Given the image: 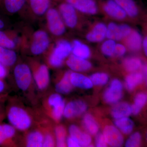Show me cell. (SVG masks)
Masks as SVG:
<instances>
[{
	"label": "cell",
	"mask_w": 147,
	"mask_h": 147,
	"mask_svg": "<svg viewBox=\"0 0 147 147\" xmlns=\"http://www.w3.org/2000/svg\"><path fill=\"white\" fill-rule=\"evenodd\" d=\"M7 100L6 116L18 131L24 133L48 119L40 110L27 107L16 96H9Z\"/></svg>",
	"instance_id": "6da1fadb"
},
{
	"label": "cell",
	"mask_w": 147,
	"mask_h": 147,
	"mask_svg": "<svg viewBox=\"0 0 147 147\" xmlns=\"http://www.w3.org/2000/svg\"><path fill=\"white\" fill-rule=\"evenodd\" d=\"M65 103L63 98L57 92L45 96L41 102L40 110L55 124L60 121L63 116Z\"/></svg>",
	"instance_id": "7a4b0ae2"
},
{
	"label": "cell",
	"mask_w": 147,
	"mask_h": 147,
	"mask_svg": "<svg viewBox=\"0 0 147 147\" xmlns=\"http://www.w3.org/2000/svg\"><path fill=\"white\" fill-rule=\"evenodd\" d=\"M13 75L16 86L19 90L26 94H34L36 85L28 64L24 63L16 64L13 67Z\"/></svg>",
	"instance_id": "3957f363"
},
{
	"label": "cell",
	"mask_w": 147,
	"mask_h": 147,
	"mask_svg": "<svg viewBox=\"0 0 147 147\" xmlns=\"http://www.w3.org/2000/svg\"><path fill=\"white\" fill-rule=\"evenodd\" d=\"M28 64L31 70L36 88L41 92L47 90L50 81L48 66L33 59H29Z\"/></svg>",
	"instance_id": "277c9868"
},
{
	"label": "cell",
	"mask_w": 147,
	"mask_h": 147,
	"mask_svg": "<svg viewBox=\"0 0 147 147\" xmlns=\"http://www.w3.org/2000/svg\"><path fill=\"white\" fill-rule=\"evenodd\" d=\"M72 51V45L65 40H59L48 55L47 61L48 66L58 68L63 65L64 61L68 58Z\"/></svg>",
	"instance_id": "5b68a950"
},
{
	"label": "cell",
	"mask_w": 147,
	"mask_h": 147,
	"mask_svg": "<svg viewBox=\"0 0 147 147\" xmlns=\"http://www.w3.org/2000/svg\"><path fill=\"white\" fill-rule=\"evenodd\" d=\"M46 21L49 31L55 36H61L65 32V25L59 10L50 8L46 12Z\"/></svg>",
	"instance_id": "8992f818"
},
{
	"label": "cell",
	"mask_w": 147,
	"mask_h": 147,
	"mask_svg": "<svg viewBox=\"0 0 147 147\" xmlns=\"http://www.w3.org/2000/svg\"><path fill=\"white\" fill-rule=\"evenodd\" d=\"M50 44V38L47 33L43 30H38L32 36L30 50L35 56L41 55L48 49Z\"/></svg>",
	"instance_id": "52a82bcc"
},
{
	"label": "cell",
	"mask_w": 147,
	"mask_h": 147,
	"mask_svg": "<svg viewBox=\"0 0 147 147\" xmlns=\"http://www.w3.org/2000/svg\"><path fill=\"white\" fill-rule=\"evenodd\" d=\"M23 138L19 139V146L28 147H42L44 134L40 124L24 132Z\"/></svg>",
	"instance_id": "ba28073f"
},
{
	"label": "cell",
	"mask_w": 147,
	"mask_h": 147,
	"mask_svg": "<svg viewBox=\"0 0 147 147\" xmlns=\"http://www.w3.org/2000/svg\"><path fill=\"white\" fill-rule=\"evenodd\" d=\"M17 131L11 124L0 123V147H17L19 144Z\"/></svg>",
	"instance_id": "9c48e42d"
},
{
	"label": "cell",
	"mask_w": 147,
	"mask_h": 147,
	"mask_svg": "<svg viewBox=\"0 0 147 147\" xmlns=\"http://www.w3.org/2000/svg\"><path fill=\"white\" fill-rule=\"evenodd\" d=\"M65 26L74 28L78 24V16L76 10L71 5L66 2L62 3L58 9Z\"/></svg>",
	"instance_id": "30bf717a"
},
{
	"label": "cell",
	"mask_w": 147,
	"mask_h": 147,
	"mask_svg": "<svg viewBox=\"0 0 147 147\" xmlns=\"http://www.w3.org/2000/svg\"><path fill=\"white\" fill-rule=\"evenodd\" d=\"M132 30L131 27L127 24L118 25L111 22L107 26L106 37L115 41L121 40L128 36Z\"/></svg>",
	"instance_id": "8fae6325"
},
{
	"label": "cell",
	"mask_w": 147,
	"mask_h": 147,
	"mask_svg": "<svg viewBox=\"0 0 147 147\" xmlns=\"http://www.w3.org/2000/svg\"><path fill=\"white\" fill-rule=\"evenodd\" d=\"M87 109L86 104L83 100H72L65 105L63 116L67 119L74 118L84 114Z\"/></svg>",
	"instance_id": "7c38bea8"
},
{
	"label": "cell",
	"mask_w": 147,
	"mask_h": 147,
	"mask_svg": "<svg viewBox=\"0 0 147 147\" xmlns=\"http://www.w3.org/2000/svg\"><path fill=\"white\" fill-rule=\"evenodd\" d=\"M122 84L120 81L118 79H114L104 93V100L110 104L117 102L122 96Z\"/></svg>",
	"instance_id": "4fadbf2b"
},
{
	"label": "cell",
	"mask_w": 147,
	"mask_h": 147,
	"mask_svg": "<svg viewBox=\"0 0 147 147\" xmlns=\"http://www.w3.org/2000/svg\"><path fill=\"white\" fill-rule=\"evenodd\" d=\"M65 2L82 13L92 15L97 12V4L94 0H65Z\"/></svg>",
	"instance_id": "5bb4252c"
},
{
	"label": "cell",
	"mask_w": 147,
	"mask_h": 147,
	"mask_svg": "<svg viewBox=\"0 0 147 147\" xmlns=\"http://www.w3.org/2000/svg\"><path fill=\"white\" fill-rule=\"evenodd\" d=\"M103 134L107 144L112 147H120L123 144V137L115 127L108 125L103 129Z\"/></svg>",
	"instance_id": "9a60e30c"
},
{
	"label": "cell",
	"mask_w": 147,
	"mask_h": 147,
	"mask_svg": "<svg viewBox=\"0 0 147 147\" xmlns=\"http://www.w3.org/2000/svg\"><path fill=\"white\" fill-rule=\"evenodd\" d=\"M102 8L105 13L117 20H123L127 16L126 13L115 0H107L102 3Z\"/></svg>",
	"instance_id": "2e32d148"
},
{
	"label": "cell",
	"mask_w": 147,
	"mask_h": 147,
	"mask_svg": "<svg viewBox=\"0 0 147 147\" xmlns=\"http://www.w3.org/2000/svg\"><path fill=\"white\" fill-rule=\"evenodd\" d=\"M66 63L67 66L74 72L86 71L92 67L91 63L89 61L73 55L69 56L66 61Z\"/></svg>",
	"instance_id": "e0dca14e"
},
{
	"label": "cell",
	"mask_w": 147,
	"mask_h": 147,
	"mask_svg": "<svg viewBox=\"0 0 147 147\" xmlns=\"http://www.w3.org/2000/svg\"><path fill=\"white\" fill-rule=\"evenodd\" d=\"M19 40L16 34L11 30H0V46L15 50L18 45Z\"/></svg>",
	"instance_id": "ac0fdd59"
},
{
	"label": "cell",
	"mask_w": 147,
	"mask_h": 147,
	"mask_svg": "<svg viewBox=\"0 0 147 147\" xmlns=\"http://www.w3.org/2000/svg\"><path fill=\"white\" fill-rule=\"evenodd\" d=\"M71 71L65 72L60 78L55 80V92L60 94H68L73 90V86L70 80Z\"/></svg>",
	"instance_id": "d6986e66"
},
{
	"label": "cell",
	"mask_w": 147,
	"mask_h": 147,
	"mask_svg": "<svg viewBox=\"0 0 147 147\" xmlns=\"http://www.w3.org/2000/svg\"><path fill=\"white\" fill-rule=\"evenodd\" d=\"M69 136L73 137L79 142L80 147H88L92 142L90 136L82 131L79 127L75 125H71L69 127Z\"/></svg>",
	"instance_id": "ffe728a7"
},
{
	"label": "cell",
	"mask_w": 147,
	"mask_h": 147,
	"mask_svg": "<svg viewBox=\"0 0 147 147\" xmlns=\"http://www.w3.org/2000/svg\"><path fill=\"white\" fill-rule=\"evenodd\" d=\"M107 29V27L105 24L98 23L87 34L86 38L90 42H101L106 37Z\"/></svg>",
	"instance_id": "44dd1931"
},
{
	"label": "cell",
	"mask_w": 147,
	"mask_h": 147,
	"mask_svg": "<svg viewBox=\"0 0 147 147\" xmlns=\"http://www.w3.org/2000/svg\"><path fill=\"white\" fill-rule=\"evenodd\" d=\"M28 0H0V7L9 14L18 13L23 9Z\"/></svg>",
	"instance_id": "7402d4cb"
},
{
	"label": "cell",
	"mask_w": 147,
	"mask_h": 147,
	"mask_svg": "<svg viewBox=\"0 0 147 147\" xmlns=\"http://www.w3.org/2000/svg\"><path fill=\"white\" fill-rule=\"evenodd\" d=\"M17 61V54L14 50L0 46V62L9 69L15 65Z\"/></svg>",
	"instance_id": "603a6c76"
},
{
	"label": "cell",
	"mask_w": 147,
	"mask_h": 147,
	"mask_svg": "<svg viewBox=\"0 0 147 147\" xmlns=\"http://www.w3.org/2000/svg\"><path fill=\"white\" fill-rule=\"evenodd\" d=\"M70 80L73 86L84 89L91 88L93 85L90 78L79 72L71 71Z\"/></svg>",
	"instance_id": "cb8c5ba5"
},
{
	"label": "cell",
	"mask_w": 147,
	"mask_h": 147,
	"mask_svg": "<svg viewBox=\"0 0 147 147\" xmlns=\"http://www.w3.org/2000/svg\"><path fill=\"white\" fill-rule=\"evenodd\" d=\"M125 43L129 50L137 52L142 48L143 39L142 35L136 30H132L131 32L126 37Z\"/></svg>",
	"instance_id": "d4e9b609"
},
{
	"label": "cell",
	"mask_w": 147,
	"mask_h": 147,
	"mask_svg": "<svg viewBox=\"0 0 147 147\" xmlns=\"http://www.w3.org/2000/svg\"><path fill=\"white\" fill-rule=\"evenodd\" d=\"M31 9L38 16L46 14L50 8V0H28Z\"/></svg>",
	"instance_id": "484cf974"
},
{
	"label": "cell",
	"mask_w": 147,
	"mask_h": 147,
	"mask_svg": "<svg viewBox=\"0 0 147 147\" xmlns=\"http://www.w3.org/2000/svg\"><path fill=\"white\" fill-rule=\"evenodd\" d=\"M125 11L127 15L135 18L139 12V7L135 0H115Z\"/></svg>",
	"instance_id": "4316f807"
},
{
	"label": "cell",
	"mask_w": 147,
	"mask_h": 147,
	"mask_svg": "<svg viewBox=\"0 0 147 147\" xmlns=\"http://www.w3.org/2000/svg\"><path fill=\"white\" fill-rule=\"evenodd\" d=\"M71 45L72 55L86 59L90 57L91 51L88 45L78 40H74Z\"/></svg>",
	"instance_id": "83f0119b"
},
{
	"label": "cell",
	"mask_w": 147,
	"mask_h": 147,
	"mask_svg": "<svg viewBox=\"0 0 147 147\" xmlns=\"http://www.w3.org/2000/svg\"><path fill=\"white\" fill-rule=\"evenodd\" d=\"M131 113V106L125 102L118 103L113 107L111 111L112 116L116 119L126 117Z\"/></svg>",
	"instance_id": "f1b7e54d"
},
{
	"label": "cell",
	"mask_w": 147,
	"mask_h": 147,
	"mask_svg": "<svg viewBox=\"0 0 147 147\" xmlns=\"http://www.w3.org/2000/svg\"><path fill=\"white\" fill-rule=\"evenodd\" d=\"M144 76L143 74L139 72H131L126 76L125 80V86L127 89L131 91L139 84L143 82Z\"/></svg>",
	"instance_id": "f546056e"
},
{
	"label": "cell",
	"mask_w": 147,
	"mask_h": 147,
	"mask_svg": "<svg viewBox=\"0 0 147 147\" xmlns=\"http://www.w3.org/2000/svg\"><path fill=\"white\" fill-rule=\"evenodd\" d=\"M54 131L56 147H64L66 146L67 132L65 128L62 125L55 124L54 127Z\"/></svg>",
	"instance_id": "4dcf8cb0"
},
{
	"label": "cell",
	"mask_w": 147,
	"mask_h": 147,
	"mask_svg": "<svg viewBox=\"0 0 147 147\" xmlns=\"http://www.w3.org/2000/svg\"><path fill=\"white\" fill-rule=\"evenodd\" d=\"M115 123L116 126L125 134H130L134 128V123L127 117L117 119Z\"/></svg>",
	"instance_id": "1f68e13d"
},
{
	"label": "cell",
	"mask_w": 147,
	"mask_h": 147,
	"mask_svg": "<svg viewBox=\"0 0 147 147\" xmlns=\"http://www.w3.org/2000/svg\"><path fill=\"white\" fill-rule=\"evenodd\" d=\"M83 124L85 129L91 134H96L98 131V125L90 114H86L84 116Z\"/></svg>",
	"instance_id": "d6a6232c"
},
{
	"label": "cell",
	"mask_w": 147,
	"mask_h": 147,
	"mask_svg": "<svg viewBox=\"0 0 147 147\" xmlns=\"http://www.w3.org/2000/svg\"><path fill=\"white\" fill-rule=\"evenodd\" d=\"M141 59L137 57L127 58L124 60L123 65L125 68L129 72L136 71L142 67Z\"/></svg>",
	"instance_id": "836d02e7"
},
{
	"label": "cell",
	"mask_w": 147,
	"mask_h": 147,
	"mask_svg": "<svg viewBox=\"0 0 147 147\" xmlns=\"http://www.w3.org/2000/svg\"><path fill=\"white\" fill-rule=\"evenodd\" d=\"M147 100L146 95L143 93L137 94L134 98V104L131 106V113L134 115H138L144 106Z\"/></svg>",
	"instance_id": "e575fe53"
},
{
	"label": "cell",
	"mask_w": 147,
	"mask_h": 147,
	"mask_svg": "<svg viewBox=\"0 0 147 147\" xmlns=\"http://www.w3.org/2000/svg\"><path fill=\"white\" fill-rule=\"evenodd\" d=\"M116 44L115 41L113 40L108 39L105 40L101 46L102 54L107 57L114 56Z\"/></svg>",
	"instance_id": "d590c367"
},
{
	"label": "cell",
	"mask_w": 147,
	"mask_h": 147,
	"mask_svg": "<svg viewBox=\"0 0 147 147\" xmlns=\"http://www.w3.org/2000/svg\"><path fill=\"white\" fill-rule=\"evenodd\" d=\"M90 78L93 84L96 86L105 85L109 80L108 74L102 72L93 74L91 75Z\"/></svg>",
	"instance_id": "8d00e7d4"
},
{
	"label": "cell",
	"mask_w": 147,
	"mask_h": 147,
	"mask_svg": "<svg viewBox=\"0 0 147 147\" xmlns=\"http://www.w3.org/2000/svg\"><path fill=\"white\" fill-rule=\"evenodd\" d=\"M142 137L139 132H137L131 134L125 143L127 147H139L141 144Z\"/></svg>",
	"instance_id": "74e56055"
},
{
	"label": "cell",
	"mask_w": 147,
	"mask_h": 147,
	"mask_svg": "<svg viewBox=\"0 0 147 147\" xmlns=\"http://www.w3.org/2000/svg\"><path fill=\"white\" fill-rule=\"evenodd\" d=\"M126 52V47L121 43L116 44L115 47L114 55L117 57H122Z\"/></svg>",
	"instance_id": "f35d334b"
},
{
	"label": "cell",
	"mask_w": 147,
	"mask_h": 147,
	"mask_svg": "<svg viewBox=\"0 0 147 147\" xmlns=\"http://www.w3.org/2000/svg\"><path fill=\"white\" fill-rule=\"evenodd\" d=\"M95 144L96 146L98 147H107L108 145L104 135L102 134H99L96 136Z\"/></svg>",
	"instance_id": "ab89813d"
},
{
	"label": "cell",
	"mask_w": 147,
	"mask_h": 147,
	"mask_svg": "<svg viewBox=\"0 0 147 147\" xmlns=\"http://www.w3.org/2000/svg\"><path fill=\"white\" fill-rule=\"evenodd\" d=\"M8 85L4 79H0V94H9Z\"/></svg>",
	"instance_id": "60d3db41"
},
{
	"label": "cell",
	"mask_w": 147,
	"mask_h": 147,
	"mask_svg": "<svg viewBox=\"0 0 147 147\" xmlns=\"http://www.w3.org/2000/svg\"><path fill=\"white\" fill-rule=\"evenodd\" d=\"M9 69L0 62V79H4L8 76Z\"/></svg>",
	"instance_id": "b9f144b4"
},
{
	"label": "cell",
	"mask_w": 147,
	"mask_h": 147,
	"mask_svg": "<svg viewBox=\"0 0 147 147\" xmlns=\"http://www.w3.org/2000/svg\"><path fill=\"white\" fill-rule=\"evenodd\" d=\"M67 146L69 147H80L79 142L73 138L69 136L66 140Z\"/></svg>",
	"instance_id": "7bdbcfd3"
},
{
	"label": "cell",
	"mask_w": 147,
	"mask_h": 147,
	"mask_svg": "<svg viewBox=\"0 0 147 147\" xmlns=\"http://www.w3.org/2000/svg\"><path fill=\"white\" fill-rule=\"evenodd\" d=\"M2 102H0V123L2 122L6 117L5 108L3 107L2 104Z\"/></svg>",
	"instance_id": "ee69618b"
},
{
	"label": "cell",
	"mask_w": 147,
	"mask_h": 147,
	"mask_svg": "<svg viewBox=\"0 0 147 147\" xmlns=\"http://www.w3.org/2000/svg\"><path fill=\"white\" fill-rule=\"evenodd\" d=\"M142 48L144 50L145 55L147 57V34L145 36L144 38L143 39Z\"/></svg>",
	"instance_id": "f6af8a7d"
},
{
	"label": "cell",
	"mask_w": 147,
	"mask_h": 147,
	"mask_svg": "<svg viewBox=\"0 0 147 147\" xmlns=\"http://www.w3.org/2000/svg\"><path fill=\"white\" fill-rule=\"evenodd\" d=\"M9 97V94H0V102H5Z\"/></svg>",
	"instance_id": "bcb514c9"
},
{
	"label": "cell",
	"mask_w": 147,
	"mask_h": 147,
	"mask_svg": "<svg viewBox=\"0 0 147 147\" xmlns=\"http://www.w3.org/2000/svg\"><path fill=\"white\" fill-rule=\"evenodd\" d=\"M6 26V23L2 18L0 17V30H3Z\"/></svg>",
	"instance_id": "7dc6e473"
},
{
	"label": "cell",
	"mask_w": 147,
	"mask_h": 147,
	"mask_svg": "<svg viewBox=\"0 0 147 147\" xmlns=\"http://www.w3.org/2000/svg\"><path fill=\"white\" fill-rule=\"evenodd\" d=\"M146 75V77H147V74H146V75Z\"/></svg>",
	"instance_id": "c3c4849f"
},
{
	"label": "cell",
	"mask_w": 147,
	"mask_h": 147,
	"mask_svg": "<svg viewBox=\"0 0 147 147\" xmlns=\"http://www.w3.org/2000/svg\"></svg>",
	"instance_id": "681fc988"
}]
</instances>
